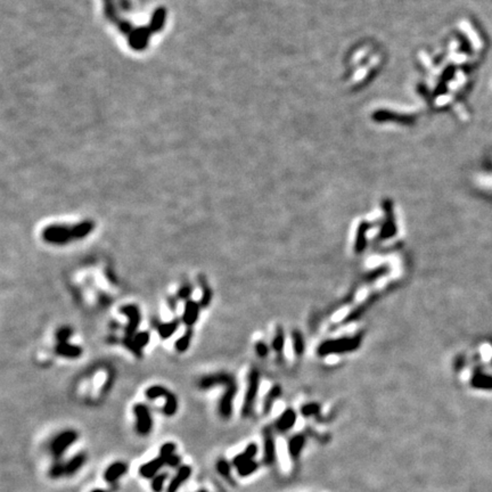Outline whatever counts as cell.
Returning a JSON list of instances; mask_svg holds the SVG:
<instances>
[{
  "mask_svg": "<svg viewBox=\"0 0 492 492\" xmlns=\"http://www.w3.org/2000/svg\"><path fill=\"white\" fill-rule=\"evenodd\" d=\"M258 467H259L258 463L253 459V461H249V462L242 464V465L238 466L236 470H237L239 477L246 478V477H250L251 474H253L254 472L258 470Z\"/></svg>",
  "mask_w": 492,
  "mask_h": 492,
  "instance_id": "484cf974",
  "label": "cell"
},
{
  "mask_svg": "<svg viewBox=\"0 0 492 492\" xmlns=\"http://www.w3.org/2000/svg\"><path fill=\"white\" fill-rule=\"evenodd\" d=\"M179 325H180V321H178V319H173V321H171L169 323L159 324L157 328H158V333L160 335V337H161L162 339L170 338L171 336L173 335L175 331H177V329L179 328Z\"/></svg>",
  "mask_w": 492,
  "mask_h": 492,
  "instance_id": "d6986e66",
  "label": "cell"
},
{
  "mask_svg": "<svg viewBox=\"0 0 492 492\" xmlns=\"http://www.w3.org/2000/svg\"><path fill=\"white\" fill-rule=\"evenodd\" d=\"M164 466H165V461L159 456L158 458H154L150 462L143 464V465L139 467L138 472L139 475H141L143 479L152 480L154 477H157L160 472H161L162 467Z\"/></svg>",
  "mask_w": 492,
  "mask_h": 492,
  "instance_id": "7c38bea8",
  "label": "cell"
},
{
  "mask_svg": "<svg viewBox=\"0 0 492 492\" xmlns=\"http://www.w3.org/2000/svg\"><path fill=\"white\" fill-rule=\"evenodd\" d=\"M273 347L278 352V353L284 349V333L282 329H278L277 333H276V336L273 341Z\"/></svg>",
  "mask_w": 492,
  "mask_h": 492,
  "instance_id": "836d02e7",
  "label": "cell"
},
{
  "mask_svg": "<svg viewBox=\"0 0 492 492\" xmlns=\"http://www.w3.org/2000/svg\"><path fill=\"white\" fill-rule=\"evenodd\" d=\"M55 353L62 358L78 359L82 355L83 349L81 346L71 344L69 342L57 343L55 346Z\"/></svg>",
  "mask_w": 492,
  "mask_h": 492,
  "instance_id": "5bb4252c",
  "label": "cell"
},
{
  "mask_svg": "<svg viewBox=\"0 0 492 492\" xmlns=\"http://www.w3.org/2000/svg\"><path fill=\"white\" fill-rule=\"evenodd\" d=\"M191 338H193V329H191V328H188V329L185 331V334L175 341L174 344L175 350L178 352H186L188 349H189Z\"/></svg>",
  "mask_w": 492,
  "mask_h": 492,
  "instance_id": "7402d4cb",
  "label": "cell"
},
{
  "mask_svg": "<svg viewBox=\"0 0 492 492\" xmlns=\"http://www.w3.org/2000/svg\"><path fill=\"white\" fill-rule=\"evenodd\" d=\"M368 229H369V226H368L367 222H362L361 225H360L359 228H358L357 238H355L354 250L357 251V252H359V253L366 247L365 246L366 245V235H367Z\"/></svg>",
  "mask_w": 492,
  "mask_h": 492,
  "instance_id": "44dd1931",
  "label": "cell"
},
{
  "mask_svg": "<svg viewBox=\"0 0 492 492\" xmlns=\"http://www.w3.org/2000/svg\"><path fill=\"white\" fill-rule=\"evenodd\" d=\"M170 391L162 385H152L145 391V395L147 399L155 400L159 398H165Z\"/></svg>",
  "mask_w": 492,
  "mask_h": 492,
  "instance_id": "603a6c76",
  "label": "cell"
},
{
  "mask_svg": "<svg viewBox=\"0 0 492 492\" xmlns=\"http://www.w3.org/2000/svg\"><path fill=\"white\" fill-rule=\"evenodd\" d=\"M237 389V383H236V379L233 376L225 385V392L220 398V402L218 405L219 414L222 418H230L231 414H233V403Z\"/></svg>",
  "mask_w": 492,
  "mask_h": 492,
  "instance_id": "8992f818",
  "label": "cell"
},
{
  "mask_svg": "<svg viewBox=\"0 0 492 492\" xmlns=\"http://www.w3.org/2000/svg\"><path fill=\"white\" fill-rule=\"evenodd\" d=\"M134 415L136 417V432L142 437L149 435L153 430V417L149 406L145 403H137L134 406Z\"/></svg>",
  "mask_w": 492,
  "mask_h": 492,
  "instance_id": "5b68a950",
  "label": "cell"
},
{
  "mask_svg": "<svg viewBox=\"0 0 492 492\" xmlns=\"http://www.w3.org/2000/svg\"><path fill=\"white\" fill-rule=\"evenodd\" d=\"M151 341L150 331H139L136 333L133 337H123V345L128 350L133 352L136 357L141 358L143 352L142 349L145 347Z\"/></svg>",
  "mask_w": 492,
  "mask_h": 492,
  "instance_id": "ba28073f",
  "label": "cell"
},
{
  "mask_svg": "<svg viewBox=\"0 0 492 492\" xmlns=\"http://www.w3.org/2000/svg\"><path fill=\"white\" fill-rule=\"evenodd\" d=\"M196 492H209V491L205 490V489H199L198 491H196Z\"/></svg>",
  "mask_w": 492,
  "mask_h": 492,
  "instance_id": "ab89813d",
  "label": "cell"
},
{
  "mask_svg": "<svg viewBox=\"0 0 492 492\" xmlns=\"http://www.w3.org/2000/svg\"><path fill=\"white\" fill-rule=\"evenodd\" d=\"M257 454H258V446L255 445V443H251V445H249L245 448V450H244L243 453L238 454L233 459V466L237 469V467L241 466L242 464L249 462V461H253L255 455Z\"/></svg>",
  "mask_w": 492,
  "mask_h": 492,
  "instance_id": "e0dca14e",
  "label": "cell"
},
{
  "mask_svg": "<svg viewBox=\"0 0 492 492\" xmlns=\"http://www.w3.org/2000/svg\"><path fill=\"white\" fill-rule=\"evenodd\" d=\"M260 386V371L258 368L253 367L249 373V378H247V387L245 392V397H244V402L242 407V415L243 417H249L252 414L254 408L255 400L259 392Z\"/></svg>",
  "mask_w": 492,
  "mask_h": 492,
  "instance_id": "7a4b0ae2",
  "label": "cell"
},
{
  "mask_svg": "<svg viewBox=\"0 0 492 492\" xmlns=\"http://www.w3.org/2000/svg\"><path fill=\"white\" fill-rule=\"evenodd\" d=\"M316 411H318V406L315 405V403H310V405L305 406L302 409V413L307 416L313 415Z\"/></svg>",
  "mask_w": 492,
  "mask_h": 492,
  "instance_id": "8d00e7d4",
  "label": "cell"
},
{
  "mask_svg": "<svg viewBox=\"0 0 492 492\" xmlns=\"http://www.w3.org/2000/svg\"><path fill=\"white\" fill-rule=\"evenodd\" d=\"M361 342L360 336H353V337L339 338V339H330L323 343L318 347V353L322 355L329 354V353H343V352L353 351L358 347Z\"/></svg>",
  "mask_w": 492,
  "mask_h": 492,
  "instance_id": "3957f363",
  "label": "cell"
},
{
  "mask_svg": "<svg viewBox=\"0 0 492 492\" xmlns=\"http://www.w3.org/2000/svg\"><path fill=\"white\" fill-rule=\"evenodd\" d=\"M201 305L199 302H195L193 300H188L185 302L183 314L181 316V322L185 324L188 328L193 327L196 322L198 321L199 313H201Z\"/></svg>",
  "mask_w": 492,
  "mask_h": 492,
  "instance_id": "9c48e42d",
  "label": "cell"
},
{
  "mask_svg": "<svg viewBox=\"0 0 492 492\" xmlns=\"http://www.w3.org/2000/svg\"><path fill=\"white\" fill-rule=\"evenodd\" d=\"M295 421H297V414L294 413L293 409H287L276 422V430L279 432L289 431L295 424Z\"/></svg>",
  "mask_w": 492,
  "mask_h": 492,
  "instance_id": "2e32d148",
  "label": "cell"
},
{
  "mask_svg": "<svg viewBox=\"0 0 492 492\" xmlns=\"http://www.w3.org/2000/svg\"><path fill=\"white\" fill-rule=\"evenodd\" d=\"M197 279H198L199 287H201L202 290V297L201 300H199V305H201L202 308H207L211 305L212 301V290L209 285V283H207L205 276L199 275Z\"/></svg>",
  "mask_w": 492,
  "mask_h": 492,
  "instance_id": "ac0fdd59",
  "label": "cell"
},
{
  "mask_svg": "<svg viewBox=\"0 0 492 492\" xmlns=\"http://www.w3.org/2000/svg\"><path fill=\"white\" fill-rule=\"evenodd\" d=\"M95 229L93 220H83L74 225L53 223L45 227L41 231L42 241L50 245L62 246L71 242L81 241L89 236Z\"/></svg>",
  "mask_w": 492,
  "mask_h": 492,
  "instance_id": "6da1fadb",
  "label": "cell"
},
{
  "mask_svg": "<svg viewBox=\"0 0 492 492\" xmlns=\"http://www.w3.org/2000/svg\"><path fill=\"white\" fill-rule=\"evenodd\" d=\"M193 474V469L189 465H181L175 474V477L171 480L169 486L166 488V492H178L183 483Z\"/></svg>",
  "mask_w": 492,
  "mask_h": 492,
  "instance_id": "4fadbf2b",
  "label": "cell"
},
{
  "mask_svg": "<svg viewBox=\"0 0 492 492\" xmlns=\"http://www.w3.org/2000/svg\"><path fill=\"white\" fill-rule=\"evenodd\" d=\"M293 343H294V350L297 352V354H302L303 350H305V344H303V338L302 335L298 333V331H294L293 334Z\"/></svg>",
  "mask_w": 492,
  "mask_h": 492,
  "instance_id": "d6a6232c",
  "label": "cell"
},
{
  "mask_svg": "<svg viewBox=\"0 0 492 492\" xmlns=\"http://www.w3.org/2000/svg\"><path fill=\"white\" fill-rule=\"evenodd\" d=\"M49 477L51 479H59L65 477V466L64 463L55 462L49 469Z\"/></svg>",
  "mask_w": 492,
  "mask_h": 492,
  "instance_id": "f1b7e54d",
  "label": "cell"
},
{
  "mask_svg": "<svg viewBox=\"0 0 492 492\" xmlns=\"http://www.w3.org/2000/svg\"><path fill=\"white\" fill-rule=\"evenodd\" d=\"M215 469H217V472L222 478L233 482V480H231V465L226 459H219L217 464H215Z\"/></svg>",
  "mask_w": 492,
  "mask_h": 492,
  "instance_id": "4316f807",
  "label": "cell"
},
{
  "mask_svg": "<svg viewBox=\"0 0 492 492\" xmlns=\"http://www.w3.org/2000/svg\"><path fill=\"white\" fill-rule=\"evenodd\" d=\"M255 351L260 355V357H267L268 354V346L266 345V343L259 342L255 344Z\"/></svg>",
  "mask_w": 492,
  "mask_h": 492,
  "instance_id": "d590c367",
  "label": "cell"
},
{
  "mask_svg": "<svg viewBox=\"0 0 492 492\" xmlns=\"http://www.w3.org/2000/svg\"><path fill=\"white\" fill-rule=\"evenodd\" d=\"M86 462H87V456L85 453L77 454L72 458H70L66 463H64V466H65V477L74 475L77 472L82 469Z\"/></svg>",
  "mask_w": 492,
  "mask_h": 492,
  "instance_id": "9a60e30c",
  "label": "cell"
},
{
  "mask_svg": "<svg viewBox=\"0 0 492 492\" xmlns=\"http://www.w3.org/2000/svg\"><path fill=\"white\" fill-rule=\"evenodd\" d=\"M90 492H107V491L104 490V489H99L98 488V489H94V490H91Z\"/></svg>",
  "mask_w": 492,
  "mask_h": 492,
  "instance_id": "f35d334b",
  "label": "cell"
},
{
  "mask_svg": "<svg viewBox=\"0 0 492 492\" xmlns=\"http://www.w3.org/2000/svg\"><path fill=\"white\" fill-rule=\"evenodd\" d=\"M263 437H265L263 439V443H265V447H263V462H265L266 465L270 466L276 461V446L274 435L269 427H266L263 430Z\"/></svg>",
  "mask_w": 492,
  "mask_h": 492,
  "instance_id": "30bf717a",
  "label": "cell"
},
{
  "mask_svg": "<svg viewBox=\"0 0 492 492\" xmlns=\"http://www.w3.org/2000/svg\"><path fill=\"white\" fill-rule=\"evenodd\" d=\"M120 313L128 318V324L125 328V337H133L137 333V329L141 325V311L138 307L134 305H127L120 308Z\"/></svg>",
  "mask_w": 492,
  "mask_h": 492,
  "instance_id": "52a82bcc",
  "label": "cell"
},
{
  "mask_svg": "<svg viewBox=\"0 0 492 492\" xmlns=\"http://www.w3.org/2000/svg\"><path fill=\"white\" fill-rule=\"evenodd\" d=\"M191 291H193V287H191L190 284H188V283L183 284V285L178 290L177 299L182 300V301H188V300H190L189 297L191 294Z\"/></svg>",
  "mask_w": 492,
  "mask_h": 492,
  "instance_id": "1f68e13d",
  "label": "cell"
},
{
  "mask_svg": "<svg viewBox=\"0 0 492 492\" xmlns=\"http://www.w3.org/2000/svg\"><path fill=\"white\" fill-rule=\"evenodd\" d=\"M305 445V437L303 435H297L290 441V453L294 458H297L300 451L302 450V447Z\"/></svg>",
  "mask_w": 492,
  "mask_h": 492,
  "instance_id": "83f0119b",
  "label": "cell"
},
{
  "mask_svg": "<svg viewBox=\"0 0 492 492\" xmlns=\"http://www.w3.org/2000/svg\"><path fill=\"white\" fill-rule=\"evenodd\" d=\"M177 303H178V301H177V299H175V298H169V299H167V305H169L172 313H173V311H175V309H177Z\"/></svg>",
  "mask_w": 492,
  "mask_h": 492,
  "instance_id": "74e56055",
  "label": "cell"
},
{
  "mask_svg": "<svg viewBox=\"0 0 492 492\" xmlns=\"http://www.w3.org/2000/svg\"><path fill=\"white\" fill-rule=\"evenodd\" d=\"M78 439L79 434L77 431L65 430L61 432L50 441L49 451L51 456L56 459L61 458L62 455L65 454L70 449V447L78 441Z\"/></svg>",
  "mask_w": 492,
  "mask_h": 492,
  "instance_id": "277c9868",
  "label": "cell"
},
{
  "mask_svg": "<svg viewBox=\"0 0 492 492\" xmlns=\"http://www.w3.org/2000/svg\"><path fill=\"white\" fill-rule=\"evenodd\" d=\"M180 463H181V458H180L179 456L175 455V454L170 456L169 458L165 459V466L171 467V469H175V467H178L180 465Z\"/></svg>",
  "mask_w": 492,
  "mask_h": 492,
  "instance_id": "e575fe53",
  "label": "cell"
},
{
  "mask_svg": "<svg viewBox=\"0 0 492 492\" xmlns=\"http://www.w3.org/2000/svg\"><path fill=\"white\" fill-rule=\"evenodd\" d=\"M282 391L279 386H274L273 389L269 391V393L267 394V397L265 399V402H263V413L268 414L270 411V408L273 406V403L275 402V400L277 399L279 395H281Z\"/></svg>",
  "mask_w": 492,
  "mask_h": 492,
  "instance_id": "cb8c5ba5",
  "label": "cell"
},
{
  "mask_svg": "<svg viewBox=\"0 0 492 492\" xmlns=\"http://www.w3.org/2000/svg\"><path fill=\"white\" fill-rule=\"evenodd\" d=\"M165 403H164V406H163V409H162V413L166 416V417H172V416H174L175 414H177V410H178V399L177 397H175V394L172 393V392H170L169 394L166 395L165 398Z\"/></svg>",
  "mask_w": 492,
  "mask_h": 492,
  "instance_id": "ffe728a7",
  "label": "cell"
},
{
  "mask_svg": "<svg viewBox=\"0 0 492 492\" xmlns=\"http://www.w3.org/2000/svg\"><path fill=\"white\" fill-rule=\"evenodd\" d=\"M167 477H169V475H167L166 472H160L157 477H154L153 479H152V482H151L152 491L153 492H162L164 489V485H165V482L167 480Z\"/></svg>",
  "mask_w": 492,
  "mask_h": 492,
  "instance_id": "d4e9b609",
  "label": "cell"
},
{
  "mask_svg": "<svg viewBox=\"0 0 492 492\" xmlns=\"http://www.w3.org/2000/svg\"><path fill=\"white\" fill-rule=\"evenodd\" d=\"M175 449H177V446L173 442H165L162 447L160 448V454L159 456L161 458H163L165 461L166 458H169L170 456L175 454Z\"/></svg>",
  "mask_w": 492,
  "mask_h": 492,
  "instance_id": "4dcf8cb0",
  "label": "cell"
},
{
  "mask_svg": "<svg viewBox=\"0 0 492 492\" xmlns=\"http://www.w3.org/2000/svg\"><path fill=\"white\" fill-rule=\"evenodd\" d=\"M72 334H73V330L69 326H64L61 327L59 329L56 331L55 337L57 339V343H64V342H69V339L71 338Z\"/></svg>",
  "mask_w": 492,
  "mask_h": 492,
  "instance_id": "f546056e",
  "label": "cell"
},
{
  "mask_svg": "<svg viewBox=\"0 0 492 492\" xmlns=\"http://www.w3.org/2000/svg\"><path fill=\"white\" fill-rule=\"evenodd\" d=\"M127 471L128 465L125 462H114L107 466V469L104 472V480L110 485H113L125 477Z\"/></svg>",
  "mask_w": 492,
  "mask_h": 492,
  "instance_id": "8fae6325",
  "label": "cell"
}]
</instances>
